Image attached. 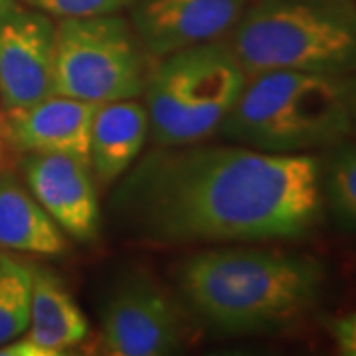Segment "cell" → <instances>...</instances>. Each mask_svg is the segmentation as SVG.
<instances>
[{
  "label": "cell",
  "mask_w": 356,
  "mask_h": 356,
  "mask_svg": "<svg viewBox=\"0 0 356 356\" xmlns=\"http://www.w3.org/2000/svg\"><path fill=\"white\" fill-rule=\"evenodd\" d=\"M254 0H135L131 24L153 60L229 36Z\"/></svg>",
  "instance_id": "obj_9"
},
{
  "label": "cell",
  "mask_w": 356,
  "mask_h": 356,
  "mask_svg": "<svg viewBox=\"0 0 356 356\" xmlns=\"http://www.w3.org/2000/svg\"><path fill=\"white\" fill-rule=\"evenodd\" d=\"M32 269L0 252V346L26 332L30 325Z\"/></svg>",
  "instance_id": "obj_16"
},
{
  "label": "cell",
  "mask_w": 356,
  "mask_h": 356,
  "mask_svg": "<svg viewBox=\"0 0 356 356\" xmlns=\"http://www.w3.org/2000/svg\"><path fill=\"white\" fill-rule=\"evenodd\" d=\"M0 119H2V117H0Z\"/></svg>",
  "instance_id": "obj_23"
},
{
  "label": "cell",
  "mask_w": 356,
  "mask_h": 356,
  "mask_svg": "<svg viewBox=\"0 0 356 356\" xmlns=\"http://www.w3.org/2000/svg\"><path fill=\"white\" fill-rule=\"evenodd\" d=\"M248 76L226 38L159 58L143 89L153 147H182L218 135Z\"/></svg>",
  "instance_id": "obj_5"
},
{
  "label": "cell",
  "mask_w": 356,
  "mask_h": 356,
  "mask_svg": "<svg viewBox=\"0 0 356 356\" xmlns=\"http://www.w3.org/2000/svg\"><path fill=\"white\" fill-rule=\"evenodd\" d=\"M329 331L341 355L356 356V311L334 318Z\"/></svg>",
  "instance_id": "obj_18"
},
{
  "label": "cell",
  "mask_w": 356,
  "mask_h": 356,
  "mask_svg": "<svg viewBox=\"0 0 356 356\" xmlns=\"http://www.w3.org/2000/svg\"><path fill=\"white\" fill-rule=\"evenodd\" d=\"M343 88H344V102L350 117V127L353 135H356V74L343 76Z\"/></svg>",
  "instance_id": "obj_20"
},
{
  "label": "cell",
  "mask_w": 356,
  "mask_h": 356,
  "mask_svg": "<svg viewBox=\"0 0 356 356\" xmlns=\"http://www.w3.org/2000/svg\"><path fill=\"white\" fill-rule=\"evenodd\" d=\"M95 109L97 103L51 93L32 105L6 111L0 119V137L26 154L65 153L88 159Z\"/></svg>",
  "instance_id": "obj_11"
},
{
  "label": "cell",
  "mask_w": 356,
  "mask_h": 356,
  "mask_svg": "<svg viewBox=\"0 0 356 356\" xmlns=\"http://www.w3.org/2000/svg\"><path fill=\"white\" fill-rule=\"evenodd\" d=\"M30 269L32 299L26 332L56 356L67 355L70 348L89 337L88 317L54 271L40 266H30Z\"/></svg>",
  "instance_id": "obj_14"
},
{
  "label": "cell",
  "mask_w": 356,
  "mask_h": 356,
  "mask_svg": "<svg viewBox=\"0 0 356 356\" xmlns=\"http://www.w3.org/2000/svg\"><path fill=\"white\" fill-rule=\"evenodd\" d=\"M22 175L34 198L67 238L81 243L97 238L102 208L88 159L65 153H28Z\"/></svg>",
  "instance_id": "obj_10"
},
{
  "label": "cell",
  "mask_w": 356,
  "mask_h": 356,
  "mask_svg": "<svg viewBox=\"0 0 356 356\" xmlns=\"http://www.w3.org/2000/svg\"><path fill=\"white\" fill-rule=\"evenodd\" d=\"M0 250L42 257L70 250L64 229L13 172H0Z\"/></svg>",
  "instance_id": "obj_13"
},
{
  "label": "cell",
  "mask_w": 356,
  "mask_h": 356,
  "mask_svg": "<svg viewBox=\"0 0 356 356\" xmlns=\"http://www.w3.org/2000/svg\"><path fill=\"white\" fill-rule=\"evenodd\" d=\"M151 62L131 20L119 14L62 18L56 26L54 93L97 105L139 99Z\"/></svg>",
  "instance_id": "obj_6"
},
{
  "label": "cell",
  "mask_w": 356,
  "mask_h": 356,
  "mask_svg": "<svg viewBox=\"0 0 356 356\" xmlns=\"http://www.w3.org/2000/svg\"><path fill=\"white\" fill-rule=\"evenodd\" d=\"M56 24L46 13L14 4L0 16V103L4 111L54 93Z\"/></svg>",
  "instance_id": "obj_8"
},
{
  "label": "cell",
  "mask_w": 356,
  "mask_h": 356,
  "mask_svg": "<svg viewBox=\"0 0 356 356\" xmlns=\"http://www.w3.org/2000/svg\"><path fill=\"white\" fill-rule=\"evenodd\" d=\"M321 186L334 222L344 229H356V143L350 137L329 147L321 166Z\"/></svg>",
  "instance_id": "obj_15"
},
{
  "label": "cell",
  "mask_w": 356,
  "mask_h": 356,
  "mask_svg": "<svg viewBox=\"0 0 356 356\" xmlns=\"http://www.w3.org/2000/svg\"><path fill=\"white\" fill-rule=\"evenodd\" d=\"M0 356H56L50 348L36 343L28 332L0 346Z\"/></svg>",
  "instance_id": "obj_19"
},
{
  "label": "cell",
  "mask_w": 356,
  "mask_h": 356,
  "mask_svg": "<svg viewBox=\"0 0 356 356\" xmlns=\"http://www.w3.org/2000/svg\"><path fill=\"white\" fill-rule=\"evenodd\" d=\"M323 285L325 269L317 259L266 248L226 243L177 267L186 309L210 329L232 337L289 327L317 305Z\"/></svg>",
  "instance_id": "obj_2"
},
{
  "label": "cell",
  "mask_w": 356,
  "mask_h": 356,
  "mask_svg": "<svg viewBox=\"0 0 356 356\" xmlns=\"http://www.w3.org/2000/svg\"><path fill=\"white\" fill-rule=\"evenodd\" d=\"M26 6L36 8L48 16L62 18H86V16H103L119 14L131 8L135 0H22Z\"/></svg>",
  "instance_id": "obj_17"
},
{
  "label": "cell",
  "mask_w": 356,
  "mask_h": 356,
  "mask_svg": "<svg viewBox=\"0 0 356 356\" xmlns=\"http://www.w3.org/2000/svg\"><path fill=\"white\" fill-rule=\"evenodd\" d=\"M228 42L248 77L277 70L350 76L356 74V4L254 0Z\"/></svg>",
  "instance_id": "obj_3"
},
{
  "label": "cell",
  "mask_w": 356,
  "mask_h": 356,
  "mask_svg": "<svg viewBox=\"0 0 356 356\" xmlns=\"http://www.w3.org/2000/svg\"><path fill=\"white\" fill-rule=\"evenodd\" d=\"M191 318L175 295L147 271H127L99 311L97 350L107 356H166L191 341Z\"/></svg>",
  "instance_id": "obj_7"
},
{
  "label": "cell",
  "mask_w": 356,
  "mask_h": 356,
  "mask_svg": "<svg viewBox=\"0 0 356 356\" xmlns=\"http://www.w3.org/2000/svg\"><path fill=\"white\" fill-rule=\"evenodd\" d=\"M14 4H16L14 0H0V16H2L4 13H8V10L13 8Z\"/></svg>",
  "instance_id": "obj_21"
},
{
  "label": "cell",
  "mask_w": 356,
  "mask_h": 356,
  "mask_svg": "<svg viewBox=\"0 0 356 356\" xmlns=\"http://www.w3.org/2000/svg\"><path fill=\"white\" fill-rule=\"evenodd\" d=\"M115 184V222L154 245L295 240L313 232L325 206L313 154L229 140L154 147Z\"/></svg>",
  "instance_id": "obj_1"
},
{
  "label": "cell",
  "mask_w": 356,
  "mask_h": 356,
  "mask_svg": "<svg viewBox=\"0 0 356 356\" xmlns=\"http://www.w3.org/2000/svg\"><path fill=\"white\" fill-rule=\"evenodd\" d=\"M0 151H2V137H0Z\"/></svg>",
  "instance_id": "obj_22"
},
{
  "label": "cell",
  "mask_w": 356,
  "mask_h": 356,
  "mask_svg": "<svg viewBox=\"0 0 356 356\" xmlns=\"http://www.w3.org/2000/svg\"><path fill=\"white\" fill-rule=\"evenodd\" d=\"M218 135L266 153L329 149L353 135L343 77L291 70L248 77Z\"/></svg>",
  "instance_id": "obj_4"
},
{
  "label": "cell",
  "mask_w": 356,
  "mask_h": 356,
  "mask_svg": "<svg viewBox=\"0 0 356 356\" xmlns=\"http://www.w3.org/2000/svg\"><path fill=\"white\" fill-rule=\"evenodd\" d=\"M149 140V115L137 99L97 105L91 137L89 166L103 186H111L143 154Z\"/></svg>",
  "instance_id": "obj_12"
}]
</instances>
